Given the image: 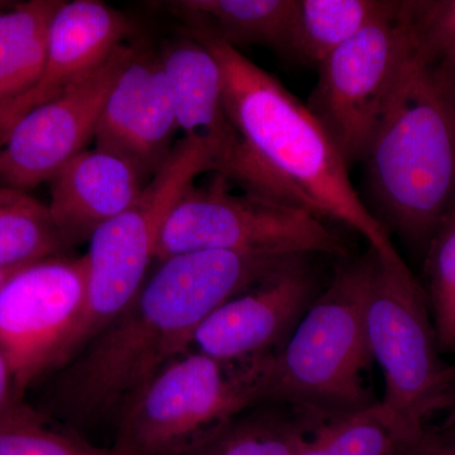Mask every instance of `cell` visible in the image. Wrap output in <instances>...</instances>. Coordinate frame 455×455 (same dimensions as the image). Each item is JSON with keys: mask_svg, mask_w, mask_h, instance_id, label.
Listing matches in <instances>:
<instances>
[{"mask_svg": "<svg viewBox=\"0 0 455 455\" xmlns=\"http://www.w3.org/2000/svg\"><path fill=\"white\" fill-rule=\"evenodd\" d=\"M431 319L440 352L455 355V214L427 247Z\"/></svg>", "mask_w": 455, "mask_h": 455, "instance_id": "24", "label": "cell"}, {"mask_svg": "<svg viewBox=\"0 0 455 455\" xmlns=\"http://www.w3.org/2000/svg\"><path fill=\"white\" fill-rule=\"evenodd\" d=\"M396 455H455V427L427 429L398 444Z\"/></svg>", "mask_w": 455, "mask_h": 455, "instance_id": "26", "label": "cell"}, {"mask_svg": "<svg viewBox=\"0 0 455 455\" xmlns=\"http://www.w3.org/2000/svg\"><path fill=\"white\" fill-rule=\"evenodd\" d=\"M305 435L296 455H396L398 442L379 403L323 421Z\"/></svg>", "mask_w": 455, "mask_h": 455, "instance_id": "23", "label": "cell"}, {"mask_svg": "<svg viewBox=\"0 0 455 455\" xmlns=\"http://www.w3.org/2000/svg\"><path fill=\"white\" fill-rule=\"evenodd\" d=\"M180 17L184 35L202 44L220 64L227 112L254 163L292 188L317 217L364 236L379 257L397 253L387 228L362 202L343 157L309 108L200 18Z\"/></svg>", "mask_w": 455, "mask_h": 455, "instance_id": "2", "label": "cell"}, {"mask_svg": "<svg viewBox=\"0 0 455 455\" xmlns=\"http://www.w3.org/2000/svg\"><path fill=\"white\" fill-rule=\"evenodd\" d=\"M314 280L307 259L239 293L196 329L193 349L220 361H242L272 352L310 307Z\"/></svg>", "mask_w": 455, "mask_h": 455, "instance_id": "12", "label": "cell"}, {"mask_svg": "<svg viewBox=\"0 0 455 455\" xmlns=\"http://www.w3.org/2000/svg\"><path fill=\"white\" fill-rule=\"evenodd\" d=\"M363 163L385 227L429 247L455 214V101L433 66L416 57Z\"/></svg>", "mask_w": 455, "mask_h": 455, "instance_id": "3", "label": "cell"}, {"mask_svg": "<svg viewBox=\"0 0 455 455\" xmlns=\"http://www.w3.org/2000/svg\"><path fill=\"white\" fill-rule=\"evenodd\" d=\"M3 145H4V137H3V134L0 133V151H2Z\"/></svg>", "mask_w": 455, "mask_h": 455, "instance_id": "31", "label": "cell"}, {"mask_svg": "<svg viewBox=\"0 0 455 455\" xmlns=\"http://www.w3.org/2000/svg\"><path fill=\"white\" fill-rule=\"evenodd\" d=\"M415 59L409 2H394L317 66L319 77L307 107L348 170L363 163Z\"/></svg>", "mask_w": 455, "mask_h": 455, "instance_id": "8", "label": "cell"}, {"mask_svg": "<svg viewBox=\"0 0 455 455\" xmlns=\"http://www.w3.org/2000/svg\"><path fill=\"white\" fill-rule=\"evenodd\" d=\"M130 161L104 149H85L50 180L49 208L68 247L92 235L131 208L146 187Z\"/></svg>", "mask_w": 455, "mask_h": 455, "instance_id": "16", "label": "cell"}, {"mask_svg": "<svg viewBox=\"0 0 455 455\" xmlns=\"http://www.w3.org/2000/svg\"><path fill=\"white\" fill-rule=\"evenodd\" d=\"M221 178L211 187H190L164 221L155 259L202 251L348 253L340 236L307 209L252 196H235Z\"/></svg>", "mask_w": 455, "mask_h": 455, "instance_id": "9", "label": "cell"}, {"mask_svg": "<svg viewBox=\"0 0 455 455\" xmlns=\"http://www.w3.org/2000/svg\"><path fill=\"white\" fill-rule=\"evenodd\" d=\"M431 66L455 101V46L443 53Z\"/></svg>", "mask_w": 455, "mask_h": 455, "instance_id": "27", "label": "cell"}, {"mask_svg": "<svg viewBox=\"0 0 455 455\" xmlns=\"http://www.w3.org/2000/svg\"><path fill=\"white\" fill-rule=\"evenodd\" d=\"M114 448H116V455H132L125 449L118 447V445H114Z\"/></svg>", "mask_w": 455, "mask_h": 455, "instance_id": "30", "label": "cell"}, {"mask_svg": "<svg viewBox=\"0 0 455 455\" xmlns=\"http://www.w3.org/2000/svg\"><path fill=\"white\" fill-rule=\"evenodd\" d=\"M16 403L14 401L13 376L7 358L0 350V418L7 412L9 407Z\"/></svg>", "mask_w": 455, "mask_h": 455, "instance_id": "28", "label": "cell"}, {"mask_svg": "<svg viewBox=\"0 0 455 455\" xmlns=\"http://www.w3.org/2000/svg\"><path fill=\"white\" fill-rule=\"evenodd\" d=\"M22 267H25V266H20V267L0 269V287H2V284L4 283L5 281L14 274V272Z\"/></svg>", "mask_w": 455, "mask_h": 455, "instance_id": "29", "label": "cell"}, {"mask_svg": "<svg viewBox=\"0 0 455 455\" xmlns=\"http://www.w3.org/2000/svg\"><path fill=\"white\" fill-rule=\"evenodd\" d=\"M0 133H2V132H0ZM3 137H4V136H3Z\"/></svg>", "mask_w": 455, "mask_h": 455, "instance_id": "33", "label": "cell"}, {"mask_svg": "<svg viewBox=\"0 0 455 455\" xmlns=\"http://www.w3.org/2000/svg\"><path fill=\"white\" fill-rule=\"evenodd\" d=\"M136 50L123 44L94 71L11 128L0 151V181L5 188L26 191L50 181L71 158L88 149L114 84Z\"/></svg>", "mask_w": 455, "mask_h": 455, "instance_id": "11", "label": "cell"}, {"mask_svg": "<svg viewBox=\"0 0 455 455\" xmlns=\"http://www.w3.org/2000/svg\"><path fill=\"white\" fill-rule=\"evenodd\" d=\"M208 171H217V157L211 147L196 140H179L136 203L90 238L84 256L85 302L68 340L64 364L136 298L155 259L164 221L193 187L194 180Z\"/></svg>", "mask_w": 455, "mask_h": 455, "instance_id": "7", "label": "cell"}, {"mask_svg": "<svg viewBox=\"0 0 455 455\" xmlns=\"http://www.w3.org/2000/svg\"><path fill=\"white\" fill-rule=\"evenodd\" d=\"M366 325L385 379L379 405L401 444L420 435L431 416L455 406V364L442 358L427 295L398 252L377 254Z\"/></svg>", "mask_w": 455, "mask_h": 455, "instance_id": "5", "label": "cell"}, {"mask_svg": "<svg viewBox=\"0 0 455 455\" xmlns=\"http://www.w3.org/2000/svg\"><path fill=\"white\" fill-rule=\"evenodd\" d=\"M178 131L160 55L137 49L107 99L95 148L121 156L147 178L169 157Z\"/></svg>", "mask_w": 455, "mask_h": 455, "instance_id": "13", "label": "cell"}, {"mask_svg": "<svg viewBox=\"0 0 455 455\" xmlns=\"http://www.w3.org/2000/svg\"><path fill=\"white\" fill-rule=\"evenodd\" d=\"M376 263L371 248L338 268L283 348L269 353L263 403H290L319 423L373 405L361 372L373 361L366 315Z\"/></svg>", "mask_w": 455, "mask_h": 455, "instance_id": "4", "label": "cell"}, {"mask_svg": "<svg viewBox=\"0 0 455 455\" xmlns=\"http://www.w3.org/2000/svg\"><path fill=\"white\" fill-rule=\"evenodd\" d=\"M61 3L31 0L0 8V121L12 104L37 85L46 64L51 23Z\"/></svg>", "mask_w": 455, "mask_h": 455, "instance_id": "17", "label": "cell"}, {"mask_svg": "<svg viewBox=\"0 0 455 455\" xmlns=\"http://www.w3.org/2000/svg\"><path fill=\"white\" fill-rule=\"evenodd\" d=\"M131 28L128 18L106 3L62 2L51 23L46 64L37 85L3 114L0 127L5 139L25 114L52 100L103 64L124 44Z\"/></svg>", "mask_w": 455, "mask_h": 455, "instance_id": "15", "label": "cell"}, {"mask_svg": "<svg viewBox=\"0 0 455 455\" xmlns=\"http://www.w3.org/2000/svg\"><path fill=\"white\" fill-rule=\"evenodd\" d=\"M416 38V57L434 64L455 46V0L409 2Z\"/></svg>", "mask_w": 455, "mask_h": 455, "instance_id": "25", "label": "cell"}, {"mask_svg": "<svg viewBox=\"0 0 455 455\" xmlns=\"http://www.w3.org/2000/svg\"><path fill=\"white\" fill-rule=\"evenodd\" d=\"M302 257L202 251L160 260L131 304L56 371L44 414L80 434L116 425L143 388L193 348L212 311Z\"/></svg>", "mask_w": 455, "mask_h": 455, "instance_id": "1", "label": "cell"}, {"mask_svg": "<svg viewBox=\"0 0 455 455\" xmlns=\"http://www.w3.org/2000/svg\"><path fill=\"white\" fill-rule=\"evenodd\" d=\"M392 4L383 0H296L289 56L317 68Z\"/></svg>", "mask_w": 455, "mask_h": 455, "instance_id": "19", "label": "cell"}, {"mask_svg": "<svg viewBox=\"0 0 455 455\" xmlns=\"http://www.w3.org/2000/svg\"><path fill=\"white\" fill-rule=\"evenodd\" d=\"M66 248L46 205L25 191L0 188V269L52 259Z\"/></svg>", "mask_w": 455, "mask_h": 455, "instance_id": "20", "label": "cell"}, {"mask_svg": "<svg viewBox=\"0 0 455 455\" xmlns=\"http://www.w3.org/2000/svg\"><path fill=\"white\" fill-rule=\"evenodd\" d=\"M170 8L200 18L236 50L263 46L289 56L296 0H181Z\"/></svg>", "mask_w": 455, "mask_h": 455, "instance_id": "18", "label": "cell"}, {"mask_svg": "<svg viewBox=\"0 0 455 455\" xmlns=\"http://www.w3.org/2000/svg\"><path fill=\"white\" fill-rule=\"evenodd\" d=\"M160 59L184 139L211 147L221 178L245 187L253 178L254 164L227 112L217 60L187 35L164 47Z\"/></svg>", "mask_w": 455, "mask_h": 455, "instance_id": "14", "label": "cell"}, {"mask_svg": "<svg viewBox=\"0 0 455 455\" xmlns=\"http://www.w3.org/2000/svg\"><path fill=\"white\" fill-rule=\"evenodd\" d=\"M259 406L175 455H296L309 429L283 415L257 411Z\"/></svg>", "mask_w": 455, "mask_h": 455, "instance_id": "21", "label": "cell"}, {"mask_svg": "<svg viewBox=\"0 0 455 455\" xmlns=\"http://www.w3.org/2000/svg\"><path fill=\"white\" fill-rule=\"evenodd\" d=\"M85 295L84 256L31 263L0 287V350L11 367L16 403L33 383L64 366Z\"/></svg>", "mask_w": 455, "mask_h": 455, "instance_id": "10", "label": "cell"}, {"mask_svg": "<svg viewBox=\"0 0 455 455\" xmlns=\"http://www.w3.org/2000/svg\"><path fill=\"white\" fill-rule=\"evenodd\" d=\"M0 455H116V448L90 443L71 427L20 403L0 418Z\"/></svg>", "mask_w": 455, "mask_h": 455, "instance_id": "22", "label": "cell"}, {"mask_svg": "<svg viewBox=\"0 0 455 455\" xmlns=\"http://www.w3.org/2000/svg\"><path fill=\"white\" fill-rule=\"evenodd\" d=\"M4 7V5H2V3H0V8H3Z\"/></svg>", "mask_w": 455, "mask_h": 455, "instance_id": "32", "label": "cell"}, {"mask_svg": "<svg viewBox=\"0 0 455 455\" xmlns=\"http://www.w3.org/2000/svg\"><path fill=\"white\" fill-rule=\"evenodd\" d=\"M220 361L191 348L143 388L116 423L132 455H175L263 403L268 355Z\"/></svg>", "mask_w": 455, "mask_h": 455, "instance_id": "6", "label": "cell"}]
</instances>
